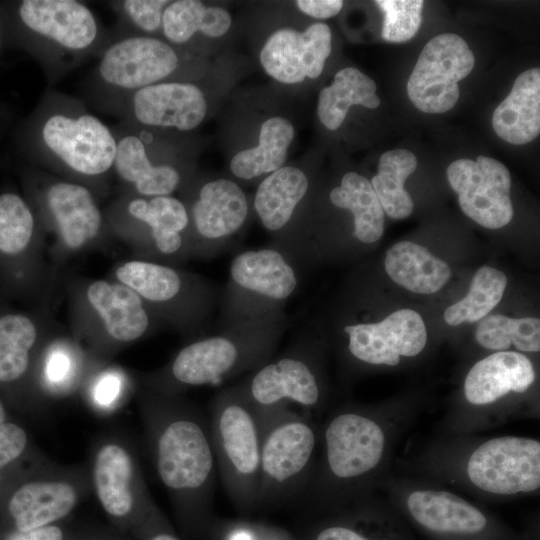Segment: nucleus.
Segmentation results:
<instances>
[{
    "label": "nucleus",
    "instance_id": "14",
    "mask_svg": "<svg viewBox=\"0 0 540 540\" xmlns=\"http://www.w3.org/2000/svg\"><path fill=\"white\" fill-rule=\"evenodd\" d=\"M474 63L473 52L460 36L444 33L433 37L408 79V97L424 113L450 110L459 98L458 82L469 75Z\"/></svg>",
    "mask_w": 540,
    "mask_h": 540
},
{
    "label": "nucleus",
    "instance_id": "10",
    "mask_svg": "<svg viewBox=\"0 0 540 540\" xmlns=\"http://www.w3.org/2000/svg\"><path fill=\"white\" fill-rule=\"evenodd\" d=\"M298 287L296 260L269 246L237 253L219 300L220 330L285 312Z\"/></svg>",
    "mask_w": 540,
    "mask_h": 540
},
{
    "label": "nucleus",
    "instance_id": "4",
    "mask_svg": "<svg viewBox=\"0 0 540 540\" xmlns=\"http://www.w3.org/2000/svg\"><path fill=\"white\" fill-rule=\"evenodd\" d=\"M287 328V316L282 312L197 338L163 368L147 375L146 389L176 396L252 372L274 356Z\"/></svg>",
    "mask_w": 540,
    "mask_h": 540
},
{
    "label": "nucleus",
    "instance_id": "24",
    "mask_svg": "<svg viewBox=\"0 0 540 540\" xmlns=\"http://www.w3.org/2000/svg\"><path fill=\"white\" fill-rule=\"evenodd\" d=\"M132 112L141 124L188 131L203 121L207 104L194 84L162 82L135 91Z\"/></svg>",
    "mask_w": 540,
    "mask_h": 540
},
{
    "label": "nucleus",
    "instance_id": "52",
    "mask_svg": "<svg viewBox=\"0 0 540 540\" xmlns=\"http://www.w3.org/2000/svg\"><path fill=\"white\" fill-rule=\"evenodd\" d=\"M0 478H1V474H0ZM0 483H2V480L0 479Z\"/></svg>",
    "mask_w": 540,
    "mask_h": 540
},
{
    "label": "nucleus",
    "instance_id": "20",
    "mask_svg": "<svg viewBox=\"0 0 540 540\" xmlns=\"http://www.w3.org/2000/svg\"><path fill=\"white\" fill-rule=\"evenodd\" d=\"M330 53V28L317 22L303 32L288 27L275 31L260 52V62L273 79L295 84L319 77Z\"/></svg>",
    "mask_w": 540,
    "mask_h": 540
},
{
    "label": "nucleus",
    "instance_id": "1",
    "mask_svg": "<svg viewBox=\"0 0 540 540\" xmlns=\"http://www.w3.org/2000/svg\"><path fill=\"white\" fill-rule=\"evenodd\" d=\"M417 406H344L320 427L316 466L306 488L319 506L339 509L376 492L393 452L420 414Z\"/></svg>",
    "mask_w": 540,
    "mask_h": 540
},
{
    "label": "nucleus",
    "instance_id": "12",
    "mask_svg": "<svg viewBox=\"0 0 540 540\" xmlns=\"http://www.w3.org/2000/svg\"><path fill=\"white\" fill-rule=\"evenodd\" d=\"M115 276L119 283L132 289L147 305L188 334L206 324L218 301L213 284L159 262L127 261L116 269Z\"/></svg>",
    "mask_w": 540,
    "mask_h": 540
},
{
    "label": "nucleus",
    "instance_id": "44",
    "mask_svg": "<svg viewBox=\"0 0 540 540\" xmlns=\"http://www.w3.org/2000/svg\"><path fill=\"white\" fill-rule=\"evenodd\" d=\"M166 0H125L122 3L125 14L141 30L154 32L162 26Z\"/></svg>",
    "mask_w": 540,
    "mask_h": 540
},
{
    "label": "nucleus",
    "instance_id": "28",
    "mask_svg": "<svg viewBox=\"0 0 540 540\" xmlns=\"http://www.w3.org/2000/svg\"><path fill=\"white\" fill-rule=\"evenodd\" d=\"M495 133L513 145L531 142L540 133V69L531 68L515 80L509 95L492 117Z\"/></svg>",
    "mask_w": 540,
    "mask_h": 540
},
{
    "label": "nucleus",
    "instance_id": "43",
    "mask_svg": "<svg viewBox=\"0 0 540 540\" xmlns=\"http://www.w3.org/2000/svg\"><path fill=\"white\" fill-rule=\"evenodd\" d=\"M30 451V439L26 430L14 422L0 426V474L12 467Z\"/></svg>",
    "mask_w": 540,
    "mask_h": 540
},
{
    "label": "nucleus",
    "instance_id": "37",
    "mask_svg": "<svg viewBox=\"0 0 540 540\" xmlns=\"http://www.w3.org/2000/svg\"><path fill=\"white\" fill-rule=\"evenodd\" d=\"M475 339L482 348L494 352L509 351L513 345L517 352L536 353L540 351V320L491 315L480 321Z\"/></svg>",
    "mask_w": 540,
    "mask_h": 540
},
{
    "label": "nucleus",
    "instance_id": "15",
    "mask_svg": "<svg viewBox=\"0 0 540 540\" xmlns=\"http://www.w3.org/2000/svg\"><path fill=\"white\" fill-rule=\"evenodd\" d=\"M46 150L68 170L95 177L113 167L117 141L111 130L92 114H50L39 127Z\"/></svg>",
    "mask_w": 540,
    "mask_h": 540
},
{
    "label": "nucleus",
    "instance_id": "30",
    "mask_svg": "<svg viewBox=\"0 0 540 540\" xmlns=\"http://www.w3.org/2000/svg\"><path fill=\"white\" fill-rule=\"evenodd\" d=\"M113 167L119 177L132 184L143 197L169 196L181 181L173 166L153 165L143 139L135 135H127L117 141Z\"/></svg>",
    "mask_w": 540,
    "mask_h": 540
},
{
    "label": "nucleus",
    "instance_id": "26",
    "mask_svg": "<svg viewBox=\"0 0 540 540\" xmlns=\"http://www.w3.org/2000/svg\"><path fill=\"white\" fill-rule=\"evenodd\" d=\"M45 200L66 248L79 250L97 237L102 215L88 188L72 182H56L47 189Z\"/></svg>",
    "mask_w": 540,
    "mask_h": 540
},
{
    "label": "nucleus",
    "instance_id": "22",
    "mask_svg": "<svg viewBox=\"0 0 540 540\" xmlns=\"http://www.w3.org/2000/svg\"><path fill=\"white\" fill-rule=\"evenodd\" d=\"M309 190V180L301 169L283 166L264 178L254 197V209L263 227L274 236L272 244L295 260L294 218Z\"/></svg>",
    "mask_w": 540,
    "mask_h": 540
},
{
    "label": "nucleus",
    "instance_id": "38",
    "mask_svg": "<svg viewBox=\"0 0 540 540\" xmlns=\"http://www.w3.org/2000/svg\"><path fill=\"white\" fill-rule=\"evenodd\" d=\"M506 285L507 278L503 272L489 266L481 267L473 276L468 294L444 312L445 322L457 326L484 318L498 305Z\"/></svg>",
    "mask_w": 540,
    "mask_h": 540
},
{
    "label": "nucleus",
    "instance_id": "47",
    "mask_svg": "<svg viewBox=\"0 0 540 540\" xmlns=\"http://www.w3.org/2000/svg\"><path fill=\"white\" fill-rule=\"evenodd\" d=\"M72 540H133V538L110 525L88 523L76 526Z\"/></svg>",
    "mask_w": 540,
    "mask_h": 540
},
{
    "label": "nucleus",
    "instance_id": "46",
    "mask_svg": "<svg viewBox=\"0 0 540 540\" xmlns=\"http://www.w3.org/2000/svg\"><path fill=\"white\" fill-rule=\"evenodd\" d=\"M130 536L133 540H181L162 513L138 527Z\"/></svg>",
    "mask_w": 540,
    "mask_h": 540
},
{
    "label": "nucleus",
    "instance_id": "39",
    "mask_svg": "<svg viewBox=\"0 0 540 540\" xmlns=\"http://www.w3.org/2000/svg\"><path fill=\"white\" fill-rule=\"evenodd\" d=\"M84 372V361L77 349L64 342L54 343L42 353L39 362L41 390L48 397H65L75 391Z\"/></svg>",
    "mask_w": 540,
    "mask_h": 540
},
{
    "label": "nucleus",
    "instance_id": "2",
    "mask_svg": "<svg viewBox=\"0 0 540 540\" xmlns=\"http://www.w3.org/2000/svg\"><path fill=\"white\" fill-rule=\"evenodd\" d=\"M138 409L155 472L178 520L189 531L199 529L210 510L217 476L207 418L180 395L146 388Z\"/></svg>",
    "mask_w": 540,
    "mask_h": 540
},
{
    "label": "nucleus",
    "instance_id": "17",
    "mask_svg": "<svg viewBox=\"0 0 540 540\" xmlns=\"http://www.w3.org/2000/svg\"><path fill=\"white\" fill-rule=\"evenodd\" d=\"M346 351L362 365L395 367L402 358L418 356L427 343L422 317L412 309L393 312L376 323L343 325Z\"/></svg>",
    "mask_w": 540,
    "mask_h": 540
},
{
    "label": "nucleus",
    "instance_id": "31",
    "mask_svg": "<svg viewBox=\"0 0 540 540\" xmlns=\"http://www.w3.org/2000/svg\"><path fill=\"white\" fill-rule=\"evenodd\" d=\"M330 203L353 216L352 238L363 244L378 241L384 232V211L371 182L356 172L345 173L329 193Z\"/></svg>",
    "mask_w": 540,
    "mask_h": 540
},
{
    "label": "nucleus",
    "instance_id": "45",
    "mask_svg": "<svg viewBox=\"0 0 540 540\" xmlns=\"http://www.w3.org/2000/svg\"><path fill=\"white\" fill-rule=\"evenodd\" d=\"M76 526L66 520L27 532H11L0 535V540H72Z\"/></svg>",
    "mask_w": 540,
    "mask_h": 540
},
{
    "label": "nucleus",
    "instance_id": "34",
    "mask_svg": "<svg viewBox=\"0 0 540 540\" xmlns=\"http://www.w3.org/2000/svg\"><path fill=\"white\" fill-rule=\"evenodd\" d=\"M230 26L231 16L225 9L206 6L197 0L170 2L162 16L164 35L177 44L187 42L197 31L209 37H221Z\"/></svg>",
    "mask_w": 540,
    "mask_h": 540
},
{
    "label": "nucleus",
    "instance_id": "6",
    "mask_svg": "<svg viewBox=\"0 0 540 540\" xmlns=\"http://www.w3.org/2000/svg\"><path fill=\"white\" fill-rule=\"evenodd\" d=\"M377 489L431 540H524L484 507L430 480L389 473Z\"/></svg>",
    "mask_w": 540,
    "mask_h": 540
},
{
    "label": "nucleus",
    "instance_id": "16",
    "mask_svg": "<svg viewBox=\"0 0 540 540\" xmlns=\"http://www.w3.org/2000/svg\"><path fill=\"white\" fill-rule=\"evenodd\" d=\"M447 178L463 213L479 225L498 229L512 220L511 176L498 160L483 155L476 161L458 159L448 166Z\"/></svg>",
    "mask_w": 540,
    "mask_h": 540
},
{
    "label": "nucleus",
    "instance_id": "50",
    "mask_svg": "<svg viewBox=\"0 0 540 540\" xmlns=\"http://www.w3.org/2000/svg\"><path fill=\"white\" fill-rule=\"evenodd\" d=\"M6 422V410L3 403L0 400V426Z\"/></svg>",
    "mask_w": 540,
    "mask_h": 540
},
{
    "label": "nucleus",
    "instance_id": "27",
    "mask_svg": "<svg viewBox=\"0 0 540 540\" xmlns=\"http://www.w3.org/2000/svg\"><path fill=\"white\" fill-rule=\"evenodd\" d=\"M128 213L147 228L148 247L153 254L165 258L191 254L188 210L177 198H134L128 204Z\"/></svg>",
    "mask_w": 540,
    "mask_h": 540
},
{
    "label": "nucleus",
    "instance_id": "11",
    "mask_svg": "<svg viewBox=\"0 0 540 540\" xmlns=\"http://www.w3.org/2000/svg\"><path fill=\"white\" fill-rule=\"evenodd\" d=\"M258 414L262 423L260 504L292 496L307 488L318 458L320 427L310 415L290 407Z\"/></svg>",
    "mask_w": 540,
    "mask_h": 540
},
{
    "label": "nucleus",
    "instance_id": "41",
    "mask_svg": "<svg viewBox=\"0 0 540 540\" xmlns=\"http://www.w3.org/2000/svg\"><path fill=\"white\" fill-rule=\"evenodd\" d=\"M130 385L125 374L116 368H107L93 376L85 398L91 410L99 416H109L127 400Z\"/></svg>",
    "mask_w": 540,
    "mask_h": 540
},
{
    "label": "nucleus",
    "instance_id": "35",
    "mask_svg": "<svg viewBox=\"0 0 540 540\" xmlns=\"http://www.w3.org/2000/svg\"><path fill=\"white\" fill-rule=\"evenodd\" d=\"M416 168L417 158L409 150L394 149L381 155L378 173L370 182L389 217L404 219L412 213L413 201L404 189V183Z\"/></svg>",
    "mask_w": 540,
    "mask_h": 540
},
{
    "label": "nucleus",
    "instance_id": "48",
    "mask_svg": "<svg viewBox=\"0 0 540 540\" xmlns=\"http://www.w3.org/2000/svg\"><path fill=\"white\" fill-rule=\"evenodd\" d=\"M296 4L304 14L317 19L331 18L343 7L341 0H299Z\"/></svg>",
    "mask_w": 540,
    "mask_h": 540
},
{
    "label": "nucleus",
    "instance_id": "25",
    "mask_svg": "<svg viewBox=\"0 0 540 540\" xmlns=\"http://www.w3.org/2000/svg\"><path fill=\"white\" fill-rule=\"evenodd\" d=\"M86 298L114 342H134L151 328L152 316L147 304L119 282L96 280L87 287Z\"/></svg>",
    "mask_w": 540,
    "mask_h": 540
},
{
    "label": "nucleus",
    "instance_id": "13",
    "mask_svg": "<svg viewBox=\"0 0 540 540\" xmlns=\"http://www.w3.org/2000/svg\"><path fill=\"white\" fill-rule=\"evenodd\" d=\"M242 384L258 412L294 406L310 415L325 399L313 349L305 340L295 339L278 356L250 372Z\"/></svg>",
    "mask_w": 540,
    "mask_h": 540
},
{
    "label": "nucleus",
    "instance_id": "40",
    "mask_svg": "<svg viewBox=\"0 0 540 540\" xmlns=\"http://www.w3.org/2000/svg\"><path fill=\"white\" fill-rule=\"evenodd\" d=\"M35 219L26 201L18 194H0V252L16 256L29 246Z\"/></svg>",
    "mask_w": 540,
    "mask_h": 540
},
{
    "label": "nucleus",
    "instance_id": "32",
    "mask_svg": "<svg viewBox=\"0 0 540 540\" xmlns=\"http://www.w3.org/2000/svg\"><path fill=\"white\" fill-rule=\"evenodd\" d=\"M352 105L374 109L380 105V98L373 79L357 68L346 67L337 72L330 86L320 91L317 114L327 129L337 130Z\"/></svg>",
    "mask_w": 540,
    "mask_h": 540
},
{
    "label": "nucleus",
    "instance_id": "49",
    "mask_svg": "<svg viewBox=\"0 0 540 540\" xmlns=\"http://www.w3.org/2000/svg\"><path fill=\"white\" fill-rule=\"evenodd\" d=\"M227 540H258L257 534L248 528L239 527L229 534Z\"/></svg>",
    "mask_w": 540,
    "mask_h": 540
},
{
    "label": "nucleus",
    "instance_id": "23",
    "mask_svg": "<svg viewBox=\"0 0 540 540\" xmlns=\"http://www.w3.org/2000/svg\"><path fill=\"white\" fill-rule=\"evenodd\" d=\"M336 510L311 540H414L404 519L375 493Z\"/></svg>",
    "mask_w": 540,
    "mask_h": 540
},
{
    "label": "nucleus",
    "instance_id": "42",
    "mask_svg": "<svg viewBox=\"0 0 540 540\" xmlns=\"http://www.w3.org/2000/svg\"><path fill=\"white\" fill-rule=\"evenodd\" d=\"M384 15L382 38L391 43H403L413 38L422 22V0H377Z\"/></svg>",
    "mask_w": 540,
    "mask_h": 540
},
{
    "label": "nucleus",
    "instance_id": "51",
    "mask_svg": "<svg viewBox=\"0 0 540 540\" xmlns=\"http://www.w3.org/2000/svg\"><path fill=\"white\" fill-rule=\"evenodd\" d=\"M1 38H2V24H1V20H0V44H1Z\"/></svg>",
    "mask_w": 540,
    "mask_h": 540
},
{
    "label": "nucleus",
    "instance_id": "5",
    "mask_svg": "<svg viewBox=\"0 0 540 540\" xmlns=\"http://www.w3.org/2000/svg\"><path fill=\"white\" fill-rule=\"evenodd\" d=\"M532 361L517 351L493 352L466 374L461 402L445 414V435H476L511 420L538 417V409L521 399L536 383Z\"/></svg>",
    "mask_w": 540,
    "mask_h": 540
},
{
    "label": "nucleus",
    "instance_id": "3",
    "mask_svg": "<svg viewBox=\"0 0 540 540\" xmlns=\"http://www.w3.org/2000/svg\"><path fill=\"white\" fill-rule=\"evenodd\" d=\"M409 470V475L483 500L535 495L540 489V441L516 435H446L426 447Z\"/></svg>",
    "mask_w": 540,
    "mask_h": 540
},
{
    "label": "nucleus",
    "instance_id": "19",
    "mask_svg": "<svg viewBox=\"0 0 540 540\" xmlns=\"http://www.w3.org/2000/svg\"><path fill=\"white\" fill-rule=\"evenodd\" d=\"M179 59L166 42L148 36L124 38L111 45L99 64L101 79L121 90L137 91L173 73Z\"/></svg>",
    "mask_w": 540,
    "mask_h": 540
},
{
    "label": "nucleus",
    "instance_id": "8",
    "mask_svg": "<svg viewBox=\"0 0 540 540\" xmlns=\"http://www.w3.org/2000/svg\"><path fill=\"white\" fill-rule=\"evenodd\" d=\"M207 420L224 489L234 505L249 510L258 504L262 423L242 382L212 398Z\"/></svg>",
    "mask_w": 540,
    "mask_h": 540
},
{
    "label": "nucleus",
    "instance_id": "21",
    "mask_svg": "<svg viewBox=\"0 0 540 540\" xmlns=\"http://www.w3.org/2000/svg\"><path fill=\"white\" fill-rule=\"evenodd\" d=\"M19 28L68 51H83L95 42L99 27L92 11L75 0H24L14 10Z\"/></svg>",
    "mask_w": 540,
    "mask_h": 540
},
{
    "label": "nucleus",
    "instance_id": "18",
    "mask_svg": "<svg viewBox=\"0 0 540 540\" xmlns=\"http://www.w3.org/2000/svg\"><path fill=\"white\" fill-rule=\"evenodd\" d=\"M248 211L247 197L234 181L221 178L204 183L188 212L191 254L217 255L243 227Z\"/></svg>",
    "mask_w": 540,
    "mask_h": 540
},
{
    "label": "nucleus",
    "instance_id": "33",
    "mask_svg": "<svg viewBox=\"0 0 540 540\" xmlns=\"http://www.w3.org/2000/svg\"><path fill=\"white\" fill-rule=\"evenodd\" d=\"M294 128L283 117H271L261 126L259 145L238 152L230 162L231 172L239 179L251 180L283 167Z\"/></svg>",
    "mask_w": 540,
    "mask_h": 540
},
{
    "label": "nucleus",
    "instance_id": "36",
    "mask_svg": "<svg viewBox=\"0 0 540 540\" xmlns=\"http://www.w3.org/2000/svg\"><path fill=\"white\" fill-rule=\"evenodd\" d=\"M37 336V328L29 317H0V383H15L27 375Z\"/></svg>",
    "mask_w": 540,
    "mask_h": 540
},
{
    "label": "nucleus",
    "instance_id": "29",
    "mask_svg": "<svg viewBox=\"0 0 540 540\" xmlns=\"http://www.w3.org/2000/svg\"><path fill=\"white\" fill-rule=\"evenodd\" d=\"M384 266L395 283L419 294L439 291L451 275L444 260L410 241L394 244L386 253Z\"/></svg>",
    "mask_w": 540,
    "mask_h": 540
},
{
    "label": "nucleus",
    "instance_id": "9",
    "mask_svg": "<svg viewBox=\"0 0 540 540\" xmlns=\"http://www.w3.org/2000/svg\"><path fill=\"white\" fill-rule=\"evenodd\" d=\"M86 464L91 494L108 525L130 535L162 513L146 484L136 446L126 435L116 431L98 434Z\"/></svg>",
    "mask_w": 540,
    "mask_h": 540
},
{
    "label": "nucleus",
    "instance_id": "7",
    "mask_svg": "<svg viewBox=\"0 0 540 540\" xmlns=\"http://www.w3.org/2000/svg\"><path fill=\"white\" fill-rule=\"evenodd\" d=\"M0 488V535L70 520L91 494L87 464L62 465L35 456Z\"/></svg>",
    "mask_w": 540,
    "mask_h": 540
}]
</instances>
